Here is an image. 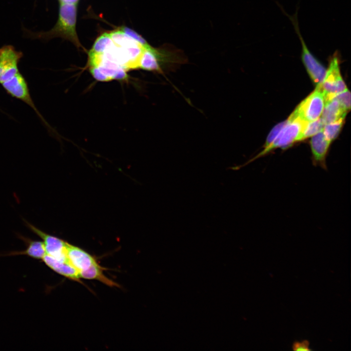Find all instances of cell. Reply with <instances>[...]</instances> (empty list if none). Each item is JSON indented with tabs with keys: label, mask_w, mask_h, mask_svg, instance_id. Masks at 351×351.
<instances>
[{
	"label": "cell",
	"mask_w": 351,
	"mask_h": 351,
	"mask_svg": "<svg viewBox=\"0 0 351 351\" xmlns=\"http://www.w3.org/2000/svg\"><path fill=\"white\" fill-rule=\"evenodd\" d=\"M187 62L183 52L172 45L156 48L148 44L144 47L140 68L163 74L175 70Z\"/></svg>",
	"instance_id": "1"
},
{
	"label": "cell",
	"mask_w": 351,
	"mask_h": 351,
	"mask_svg": "<svg viewBox=\"0 0 351 351\" xmlns=\"http://www.w3.org/2000/svg\"><path fill=\"white\" fill-rule=\"evenodd\" d=\"M77 4L60 3L59 18L55 27L47 32H41L33 35L35 38L48 39L52 37L61 36L69 39L79 45L76 32Z\"/></svg>",
	"instance_id": "2"
},
{
	"label": "cell",
	"mask_w": 351,
	"mask_h": 351,
	"mask_svg": "<svg viewBox=\"0 0 351 351\" xmlns=\"http://www.w3.org/2000/svg\"><path fill=\"white\" fill-rule=\"evenodd\" d=\"M288 119L287 124L280 132L273 142L247 163L266 155L274 149L278 148L286 149L297 141L299 135L308 122L303 120L293 112L288 117Z\"/></svg>",
	"instance_id": "3"
},
{
	"label": "cell",
	"mask_w": 351,
	"mask_h": 351,
	"mask_svg": "<svg viewBox=\"0 0 351 351\" xmlns=\"http://www.w3.org/2000/svg\"><path fill=\"white\" fill-rule=\"evenodd\" d=\"M302 47L301 59L310 77L316 85H320L325 78L326 70L324 66L314 57L308 48L300 32L297 20V12L292 16L288 15Z\"/></svg>",
	"instance_id": "4"
},
{
	"label": "cell",
	"mask_w": 351,
	"mask_h": 351,
	"mask_svg": "<svg viewBox=\"0 0 351 351\" xmlns=\"http://www.w3.org/2000/svg\"><path fill=\"white\" fill-rule=\"evenodd\" d=\"M325 101L332 98L336 95L347 89L340 72L339 57L337 51L334 52L329 61V68L321 84Z\"/></svg>",
	"instance_id": "5"
},
{
	"label": "cell",
	"mask_w": 351,
	"mask_h": 351,
	"mask_svg": "<svg viewBox=\"0 0 351 351\" xmlns=\"http://www.w3.org/2000/svg\"><path fill=\"white\" fill-rule=\"evenodd\" d=\"M324 104V96L320 84L316 85L314 91L297 106L293 112L303 120L312 121L320 117Z\"/></svg>",
	"instance_id": "6"
},
{
	"label": "cell",
	"mask_w": 351,
	"mask_h": 351,
	"mask_svg": "<svg viewBox=\"0 0 351 351\" xmlns=\"http://www.w3.org/2000/svg\"><path fill=\"white\" fill-rule=\"evenodd\" d=\"M24 222L30 230L42 239L46 254L59 261L69 262L67 256L68 243L45 233L26 221Z\"/></svg>",
	"instance_id": "7"
},
{
	"label": "cell",
	"mask_w": 351,
	"mask_h": 351,
	"mask_svg": "<svg viewBox=\"0 0 351 351\" xmlns=\"http://www.w3.org/2000/svg\"><path fill=\"white\" fill-rule=\"evenodd\" d=\"M22 56L11 45L0 48V83L15 76L19 72L18 63Z\"/></svg>",
	"instance_id": "8"
},
{
	"label": "cell",
	"mask_w": 351,
	"mask_h": 351,
	"mask_svg": "<svg viewBox=\"0 0 351 351\" xmlns=\"http://www.w3.org/2000/svg\"><path fill=\"white\" fill-rule=\"evenodd\" d=\"M1 85L7 94L27 103L43 119L30 97L27 82L20 72L10 79L2 83Z\"/></svg>",
	"instance_id": "9"
},
{
	"label": "cell",
	"mask_w": 351,
	"mask_h": 351,
	"mask_svg": "<svg viewBox=\"0 0 351 351\" xmlns=\"http://www.w3.org/2000/svg\"><path fill=\"white\" fill-rule=\"evenodd\" d=\"M331 142L327 140L323 131L312 136L310 144L313 163L326 169V157Z\"/></svg>",
	"instance_id": "10"
},
{
	"label": "cell",
	"mask_w": 351,
	"mask_h": 351,
	"mask_svg": "<svg viewBox=\"0 0 351 351\" xmlns=\"http://www.w3.org/2000/svg\"><path fill=\"white\" fill-rule=\"evenodd\" d=\"M67 256L68 262L79 272L97 263L95 258L84 250L68 243Z\"/></svg>",
	"instance_id": "11"
},
{
	"label": "cell",
	"mask_w": 351,
	"mask_h": 351,
	"mask_svg": "<svg viewBox=\"0 0 351 351\" xmlns=\"http://www.w3.org/2000/svg\"><path fill=\"white\" fill-rule=\"evenodd\" d=\"M42 260L52 270L64 277L76 281L80 278L79 272L69 262L59 261L47 254Z\"/></svg>",
	"instance_id": "12"
},
{
	"label": "cell",
	"mask_w": 351,
	"mask_h": 351,
	"mask_svg": "<svg viewBox=\"0 0 351 351\" xmlns=\"http://www.w3.org/2000/svg\"><path fill=\"white\" fill-rule=\"evenodd\" d=\"M18 237L26 243V248L23 251L12 252L6 255H26L41 260L46 254L42 241L33 240L19 234Z\"/></svg>",
	"instance_id": "13"
},
{
	"label": "cell",
	"mask_w": 351,
	"mask_h": 351,
	"mask_svg": "<svg viewBox=\"0 0 351 351\" xmlns=\"http://www.w3.org/2000/svg\"><path fill=\"white\" fill-rule=\"evenodd\" d=\"M347 113V112L338 101L334 98H332L325 101L321 117L325 124H326L335 122L340 118H344Z\"/></svg>",
	"instance_id": "14"
},
{
	"label": "cell",
	"mask_w": 351,
	"mask_h": 351,
	"mask_svg": "<svg viewBox=\"0 0 351 351\" xmlns=\"http://www.w3.org/2000/svg\"><path fill=\"white\" fill-rule=\"evenodd\" d=\"M80 278L97 279L110 286H117V284L106 277L102 273V269L97 263L88 268L79 272Z\"/></svg>",
	"instance_id": "15"
},
{
	"label": "cell",
	"mask_w": 351,
	"mask_h": 351,
	"mask_svg": "<svg viewBox=\"0 0 351 351\" xmlns=\"http://www.w3.org/2000/svg\"><path fill=\"white\" fill-rule=\"evenodd\" d=\"M325 125L320 117L315 120L307 122L299 135L297 141L303 140L322 131Z\"/></svg>",
	"instance_id": "16"
},
{
	"label": "cell",
	"mask_w": 351,
	"mask_h": 351,
	"mask_svg": "<svg viewBox=\"0 0 351 351\" xmlns=\"http://www.w3.org/2000/svg\"><path fill=\"white\" fill-rule=\"evenodd\" d=\"M344 118L325 125L323 132L325 138L332 142L336 138L342 127Z\"/></svg>",
	"instance_id": "17"
},
{
	"label": "cell",
	"mask_w": 351,
	"mask_h": 351,
	"mask_svg": "<svg viewBox=\"0 0 351 351\" xmlns=\"http://www.w3.org/2000/svg\"><path fill=\"white\" fill-rule=\"evenodd\" d=\"M113 42L110 34L104 33L97 39L89 53L96 55L101 54Z\"/></svg>",
	"instance_id": "18"
},
{
	"label": "cell",
	"mask_w": 351,
	"mask_h": 351,
	"mask_svg": "<svg viewBox=\"0 0 351 351\" xmlns=\"http://www.w3.org/2000/svg\"><path fill=\"white\" fill-rule=\"evenodd\" d=\"M332 98L336 99L343 108L348 112L351 109V93L348 88Z\"/></svg>",
	"instance_id": "19"
},
{
	"label": "cell",
	"mask_w": 351,
	"mask_h": 351,
	"mask_svg": "<svg viewBox=\"0 0 351 351\" xmlns=\"http://www.w3.org/2000/svg\"><path fill=\"white\" fill-rule=\"evenodd\" d=\"M288 121L289 119L288 118L286 120L277 124L272 129L266 139V142L264 146V148L267 147L273 142L280 132L287 124Z\"/></svg>",
	"instance_id": "20"
},
{
	"label": "cell",
	"mask_w": 351,
	"mask_h": 351,
	"mask_svg": "<svg viewBox=\"0 0 351 351\" xmlns=\"http://www.w3.org/2000/svg\"><path fill=\"white\" fill-rule=\"evenodd\" d=\"M120 30L143 46H145L148 44L144 39L131 29L127 27H123Z\"/></svg>",
	"instance_id": "21"
},
{
	"label": "cell",
	"mask_w": 351,
	"mask_h": 351,
	"mask_svg": "<svg viewBox=\"0 0 351 351\" xmlns=\"http://www.w3.org/2000/svg\"><path fill=\"white\" fill-rule=\"evenodd\" d=\"M310 342L308 340L294 341L292 344V350L294 351H311Z\"/></svg>",
	"instance_id": "22"
},
{
	"label": "cell",
	"mask_w": 351,
	"mask_h": 351,
	"mask_svg": "<svg viewBox=\"0 0 351 351\" xmlns=\"http://www.w3.org/2000/svg\"><path fill=\"white\" fill-rule=\"evenodd\" d=\"M60 3L77 4L78 0H59Z\"/></svg>",
	"instance_id": "23"
}]
</instances>
